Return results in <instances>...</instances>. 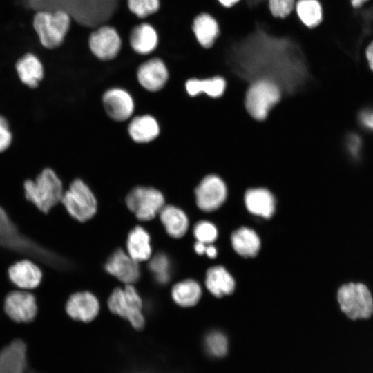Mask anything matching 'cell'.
<instances>
[{
	"label": "cell",
	"instance_id": "obj_18",
	"mask_svg": "<svg viewBox=\"0 0 373 373\" xmlns=\"http://www.w3.org/2000/svg\"><path fill=\"white\" fill-rule=\"evenodd\" d=\"M10 281L17 287L32 289L40 284L42 272L39 267L28 260L15 262L8 269Z\"/></svg>",
	"mask_w": 373,
	"mask_h": 373
},
{
	"label": "cell",
	"instance_id": "obj_19",
	"mask_svg": "<svg viewBox=\"0 0 373 373\" xmlns=\"http://www.w3.org/2000/svg\"><path fill=\"white\" fill-rule=\"evenodd\" d=\"M191 31L198 44L204 49L211 48L220 35L216 19L207 12H200L193 19Z\"/></svg>",
	"mask_w": 373,
	"mask_h": 373
},
{
	"label": "cell",
	"instance_id": "obj_23",
	"mask_svg": "<svg viewBox=\"0 0 373 373\" xmlns=\"http://www.w3.org/2000/svg\"><path fill=\"white\" fill-rule=\"evenodd\" d=\"M128 131L135 142L147 143L158 136L160 126L153 117L144 115L134 117L128 125Z\"/></svg>",
	"mask_w": 373,
	"mask_h": 373
},
{
	"label": "cell",
	"instance_id": "obj_28",
	"mask_svg": "<svg viewBox=\"0 0 373 373\" xmlns=\"http://www.w3.org/2000/svg\"><path fill=\"white\" fill-rule=\"evenodd\" d=\"M231 243L234 250L244 257L256 256L260 246L258 235L247 227H242L233 233Z\"/></svg>",
	"mask_w": 373,
	"mask_h": 373
},
{
	"label": "cell",
	"instance_id": "obj_26",
	"mask_svg": "<svg viewBox=\"0 0 373 373\" xmlns=\"http://www.w3.org/2000/svg\"><path fill=\"white\" fill-rule=\"evenodd\" d=\"M157 42V32L149 23H142L135 26L130 36V44L132 48L141 55H146L153 51Z\"/></svg>",
	"mask_w": 373,
	"mask_h": 373
},
{
	"label": "cell",
	"instance_id": "obj_11",
	"mask_svg": "<svg viewBox=\"0 0 373 373\" xmlns=\"http://www.w3.org/2000/svg\"><path fill=\"white\" fill-rule=\"evenodd\" d=\"M104 267L106 272L124 285H134L140 278L139 262L121 249L115 250L109 256Z\"/></svg>",
	"mask_w": 373,
	"mask_h": 373
},
{
	"label": "cell",
	"instance_id": "obj_37",
	"mask_svg": "<svg viewBox=\"0 0 373 373\" xmlns=\"http://www.w3.org/2000/svg\"><path fill=\"white\" fill-rule=\"evenodd\" d=\"M361 121L365 126L373 129V111H364L361 114Z\"/></svg>",
	"mask_w": 373,
	"mask_h": 373
},
{
	"label": "cell",
	"instance_id": "obj_9",
	"mask_svg": "<svg viewBox=\"0 0 373 373\" xmlns=\"http://www.w3.org/2000/svg\"><path fill=\"white\" fill-rule=\"evenodd\" d=\"M194 192L198 207L210 212L218 209L226 200L227 186L220 176L209 173L200 180Z\"/></svg>",
	"mask_w": 373,
	"mask_h": 373
},
{
	"label": "cell",
	"instance_id": "obj_6",
	"mask_svg": "<svg viewBox=\"0 0 373 373\" xmlns=\"http://www.w3.org/2000/svg\"><path fill=\"white\" fill-rule=\"evenodd\" d=\"M69 15L64 11H40L34 17L33 26L41 44L55 48L64 41L70 28Z\"/></svg>",
	"mask_w": 373,
	"mask_h": 373
},
{
	"label": "cell",
	"instance_id": "obj_2",
	"mask_svg": "<svg viewBox=\"0 0 373 373\" xmlns=\"http://www.w3.org/2000/svg\"><path fill=\"white\" fill-rule=\"evenodd\" d=\"M283 96L280 86L268 79L251 82L245 93L244 106L248 115L258 122L265 121Z\"/></svg>",
	"mask_w": 373,
	"mask_h": 373
},
{
	"label": "cell",
	"instance_id": "obj_21",
	"mask_svg": "<svg viewBox=\"0 0 373 373\" xmlns=\"http://www.w3.org/2000/svg\"><path fill=\"white\" fill-rule=\"evenodd\" d=\"M166 232L173 238H180L189 228V219L180 208L169 204L164 205L158 214Z\"/></svg>",
	"mask_w": 373,
	"mask_h": 373
},
{
	"label": "cell",
	"instance_id": "obj_15",
	"mask_svg": "<svg viewBox=\"0 0 373 373\" xmlns=\"http://www.w3.org/2000/svg\"><path fill=\"white\" fill-rule=\"evenodd\" d=\"M102 102L107 115L115 121L126 120L134 111V102L131 95L122 88L108 90L103 95Z\"/></svg>",
	"mask_w": 373,
	"mask_h": 373
},
{
	"label": "cell",
	"instance_id": "obj_25",
	"mask_svg": "<svg viewBox=\"0 0 373 373\" xmlns=\"http://www.w3.org/2000/svg\"><path fill=\"white\" fill-rule=\"evenodd\" d=\"M16 69L21 81L31 88L38 86L44 76L43 66L33 54L28 53L18 60Z\"/></svg>",
	"mask_w": 373,
	"mask_h": 373
},
{
	"label": "cell",
	"instance_id": "obj_36",
	"mask_svg": "<svg viewBox=\"0 0 373 373\" xmlns=\"http://www.w3.org/2000/svg\"><path fill=\"white\" fill-rule=\"evenodd\" d=\"M12 134L6 119L0 115V152L6 150L10 144Z\"/></svg>",
	"mask_w": 373,
	"mask_h": 373
},
{
	"label": "cell",
	"instance_id": "obj_39",
	"mask_svg": "<svg viewBox=\"0 0 373 373\" xmlns=\"http://www.w3.org/2000/svg\"><path fill=\"white\" fill-rule=\"evenodd\" d=\"M206 247L207 244L197 241L194 245V250L198 254H204Z\"/></svg>",
	"mask_w": 373,
	"mask_h": 373
},
{
	"label": "cell",
	"instance_id": "obj_38",
	"mask_svg": "<svg viewBox=\"0 0 373 373\" xmlns=\"http://www.w3.org/2000/svg\"><path fill=\"white\" fill-rule=\"evenodd\" d=\"M365 55L369 64V66L373 71V41L371 42L367 47Z\"/></svg>",
	"mask_w": 373,
	"mask_h": 373
},
{
	"label": "cell",
	"instance_id": "obj_24",
	"mask_svg": "<svg viewBox=\"0 0 373 373\" xmlns=\"http://www.w3.org/2000/svg\"><path fill=\"white\" fill-rule=\"evenodd\" d=\"M205 284L207 289L216 297L230 294L235 288L233 278L221 266L213 267L208 269Z\"/></svg>",
	"mask_w": 373,
	"mask_h": 373
},
{
	"label": "cell",
	"instance_id": "obj_27",
	"mask_svg": "<svg viewBox=\"0 0 373 373\" xmlns=\"http://www.w3.org/2000/svg\"><path fill=\"white\" fill-rule=\"evenodd\" d=\"M173 300L182 307L196 305L202 295L200 285L195 280L187 279L175 283L171 291Z\"/></svg>",
	"mask_w": 373,
	"mask_h": 373
},
{
	"label": "cell",
	"instance_id": "obj_12",
	"mask_svg": "<svg viewBox=\"0 0 373 373\" xmlns=\"http://www.w3.org/2000/svg\"><path fill=\"white\" fill-rule=\"evenodd\" d=\"M121 39L117 30L111 26H102L92 32L89 47L97 58L109 60L115 57L121 48Z\"/></svg>",
	"mask_w": 373,
	"mask_h": 373
},
{
	"label": "cell",
	"instance_id": "obj_22",
	"mask_svg": "<svg viewBox=\"0 0 373 373\" xmlns=\"http://www.w3.org/2000/svg\"><path fill=\"white\" fill-rule=\"evenodd\" d=\"M126 245L127 254L137 262L148 261L152 256L150 235L141 226H136L131 230Z\"/></svg>",
	"mask_w": 373,
	"mask_h": 373
},
{
	"label": "cell",
	"instance_id": "obj_31",
	"mask_svg": "<svg viewBox=\"0 0 373 373\" xmlns=\"http://www.w3.org/2000/svg\"><path fill=\"white\" fill-rule=\"evenodd\" d=\"M149 269L159 284L166 285L171 280V261L166 254L160 252L152 256L149 260Z\"/></svg>",
	"mask_w": 373,
	"mask_h": 373
},
{
	"label": "cell",
	"instance_id": "obj_20",
	"mask_svg": "<svg viewBox=\"0 0 373 373\" xmlns=\"http://www.w3.org/2000/svg\"><path fill=\"white\" fill-rule=\"evenodd\" d=\"M227 85V82L224 77L215 75L204 79H189L185 83V88L191 97L205 94L207 97L216 99L224 95Z\"/></svg>",
	"mask_w": 373,
	"mask_h": 373
},
{
	"label": "cell",
	"instance_id": "obj_16",
	"mask_svg": "<svg viewBox=\"0 0 373 373\" xmlns=\"http://www.w3.org/2000/svg\"><path fill=\"white\" fill-rule=\"evenodd\" d=\"M137 77L144 88L155 92L164 86L169 78V73L162 60L153 58L140 66Z\"/></svg>",
	"mask_w": 373,
	"mask_h": 373
},
{
	"label": "cell",
	"instance_id": "obj_8",
	"mask_svg": "<svg viewBox=\"0 0 373 373\" xmlns=\"http://www.w3.org/2000/svg\"><path fill=\"white\" fill-rule=\"evenodd\" d=\"M128 209L141 221H149L159 214L165 205L164 197L157 189L136 186L126 197Z\"/></svg>",
	"mask_w": 373,
	"mask_h": 373
},
{
	"label": "cell",
	"instance_id": "obj_42",
	"mask_svg": "<svg viewBox=\"0 0 373 373\" xmlns=\"http://www.w3.org/2000/svg\"><path fill=\"white\" fill-rule=\"evenodd\" d=\"M367 0H350L351 4L354 8L361 6Z\"/></svg>",
	"mask_w": 373,
	"mask_h": 373
},
{
	"label": "cell",
	"instance_id": "obj_14",
	"mask_svg": "<svg viewBox=\"0 0 373 373\" xmlns=\"http://www.w3.org/2000/svg\"><path fill=\"white\" fill-rule=\"evenodd\" d=\"M28 347L19 338L15 339L0 350V373H28Z\"/></svg>",
	"mask_w": 373,
	"mask_h": 373
},
{
	"label": "cell",
	"instance_id": "obj_32",
	"mask_svg": "<svg viewBox=\"0 0 373 373\" xmlns=\"http://www.w3.org/2000/svg\"><path fill=\"white\" fill-rule=\"evenodd\" d=\"M204 348L205 352L209 356L216 358H220L224 356L227 353V338L221 332H210L204 337Z\"/></svg>",
	"mask_w": 373,
	"mask_h": 373
},
{
	"label": "cell",
	"instance_id": "obj_34",
	"mask_svg": "<svg viewBox=\"0 0 373 373\" xmlns=\"http://www.w3.org/2000/svg\"><path fill=\"white\" fill-rule=\"evenodd\" d=\"M193 235L197 241L210 244L216 239L218 231L212 223L204 220L198 222L195 225Z\"/></svg>",
	"mask_w": 373,
	"mask_h": 373
},
{
	"label": "cell",
	"instance_id": "obj_33",
	"mask_svg": "<svg viewBox=\"0 0 373 373\" xmlns=\"http://www.w3.org/2000/svg\"><path fill=\"white\" fill-rule=\"evenodd\" d=\"M131 12L140 18L155 13L160 7V0H127Z\"/></svg>",
	"mask_w": 373,
	"mask_h": 373
},
{
	"label": "cell",
	"instance_id": "obj_17",
	"mask_svg": "<svg viewBox=\"0 0 373 373\" xmlns=\"http://www.w3.org/2000/svg\"><path fill=\"white\" fill-rule=\"evenodd\" d=\"M244 202L247 210L256 216L269 218L275 211V198L265 187L248 189L245 193Z\"/></svg>",
	"mask_w": 373,
	"mask_h": 373
},
{
	"label": "cell",
	"instance_id": "obj_7",
	"mask_svg": "<svg viewBox=\"0 0 373 373\" xmlns=\"http://www.w3.org/2000/svg\"><path fill=\"white\" fill-rule=\"evenodd\" d=\"M61 202L69 215L84 222L91 219L97 211L96 198L89 186L82 180H73L64 192Z\"/></svg>",
	"mask_w": 373,
	"mask_h": 373
},
{
	"label": "cell",
	"instance_id": "obj_13",
	"mask_svg": "<svg viewBox=\"0 0 373 373\" xmlns=\"http://www.w3.org/2000/svg\"><path fill=\"white\" fill-rule=\"evenodd\" d=\"M100 304L97 298L88 291L72 294L66 305L67 314L73 320L83 323L93 321L98 315Z\"/></svg>",
	"mask_w": 373,
	"mask_h": 373
},
{
	"label": "cell",
	"instance_id": "obj_30",
	"mask_svg": "<svg viewBox=\"0 0 373 373\" xmlns=\"http://www.w3.org/2000/svg\"><path fill=\"white\" fill-rule=\"evenodd\" d=\"M123 373H182L171 369L160 358H131L125 366Z\"/></svg>",
	"mask_w": 373,
	"mask_h": 373
},
{
	"label": "cell",
	"instance_id": "obj_41",
	"mask_svg": "<svg viewBox=\"0 0 373 373\" xmlns=\"http://www.w3.org/2000/svg\"><path fill=\"white\" fill-rule=\"evenodd\" d=\"M224 8H231L236 4L240 0H218Z\"/></svg>",
	"mask_w": 373,
	"mask_h": 373
},
{
	"label": "cell",
	"instance_id": "obj_3",
	"mask_svg": "<svg viewBox=\"0 0 373 373\" xmlns=\"http://www.w3.org/2000/svg\"><path fill=\"white\" fill-rule=\"evenodd\" d=\"M23 187L26 199L45 213L61 202L64 194L61 181L48 168L43 170L35 180H26Z\"/></svg>",
	"mask_w": 373,
	"mask_h": 373
},
{
	"label": "cell",
	"instance_id": "obj_10",
	"mask_svg": "<svg viewBox=\"0 0 373 373\" xmlns=\"http://www.w3.org/2000/svg\"><path fill=\"white\" fill-rule=\"evenodd\" d=\"M4 310L9 318L17 323L31 322L37 314L35 297L24 291H11L5 298Z\"/></svg>",
	"mask_w": 373,
	"mask_h": 373
},
{
	"label": "cell",
	"instance_id": "obj_35",
	"mask_svg": "<svg viewBox=\"0 0 373 373\" xmlns=\"http://www.w3.org/2000/svg\"><path fill=\"white\" fill-rule=\"evenodd\" d=\"M296 0H267L271 14L276 18L284 19L294 11Z\"/></svg>",
	"mask_w": 373,
	"mask_h": 373
},
{
	"label": "cell",
	"instance_id": "obj_5",
	"mask_svg": "<svg viewBox=\"0 0 373 373\" xmlns=\"http://www.w3.org/2000/svg\"><path fill=\"white\" fill-rule=\"evenodd\" d=\"M341 310L350 319H367L373 314V298L368 287L361 283H349L338 290Z\"/></svg>",
	"mask_w": 373,
	"mask_h": 373
},
{
	"label": "cell",
	"instance_id": "obj_40",
	"mask_svg": "<svg viewBox=\"0 0 373 373\" xmlns=\"http://www.w3.org/2000/svg\"><path fill=\"white\" fill-rule=\"evenodd\" d=\"M204 254L210 258H214L217 255L216 248L213 245H207Z\"/></svg>",
	"mask_w": 373,
	"mask_h": 373
},
{
	"label": "cell",
	"instance_id": "obj_1",
	"mask_svg": "<svg viewBox=\"0 0 373 373\" xmlns=\"http://www.w3.org/2000/svg\"><path fill=\"white\" fill-rule=\"evenodd\" d=\"M0 247L35 258L55 269H67L70 264L61 256L23 235L0 207Z\"/></svg>",
	"mask_w": 373,
	"mask_h": 373
},
{
	"label": "cell",
	"instance_id": "obj_4",
	"mask_svg": "<svg viewBox=\"0 0 373 373\" xmlns=\"http://www.w3.org/2000/svg\"><path fill=\"white\" fill-rule=\"evenodd\" d=\"M107 305L113 314L127 321L133 329L141 330L144 328V303L133 285L115 288L109 296Z\"/></svg>",
	"mask_w": 373,
	"mask_h": 373
},
{
	"label": "cell",
	"instance_id": "obj_29",
	"mask_svg": "<svg viewBox=\"0 0 373 373\" xmlns=\"http://www.w3.org/2000/svg\"><path fill=\"white\" fill-rule=\"evenodd\" d=\"M294 11L300 22L309 28L317 27L323 21V10L318 0H296Z\"/></svg>",
	"mask_w": 373,
	"mask_h": 373
}]
</instances>
